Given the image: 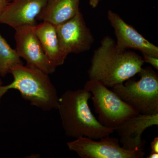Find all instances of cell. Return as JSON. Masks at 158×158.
Listing matches in <instances>:
<instances>
[{"instance_id": "cell-15", "label": "cell", "mask_w": 158, "mask_h": 158, "mask_svg": "<svg viewBox=\"0 0 158 158\" xmlns=\"http://www.w3.org/2000/svg\"><path fill=\"white\" fill-rule=\"evenodd\" d=\"M144 62L150 64L153 68L158 70V57L147 54H142Z\"/></svg>"}, {"instance_id": "cell-11", "label": "cell", "mask_w": 158, "mask_h": 158, "mask_svg": "<svg viewBox=\"0 0 158 158\" xmlns=\"http://www.w3.org/2000/svg\"><path fill=\"white\" fill-rule=\"evenodd\" d=\"M49 0H13L9 2L0 15V23L14 29L37 25V18Z\"/></svg>"}, {"instance_id": "cell-16", "label": "cell", "mask_w": 158, "mask_h": 158, "mask_svg": "<svg viewBox=\"0 0 158 158\" xmlns=\"http://www.w3.org/2000/svg\"><path fill=\"white\" fill-rule=\"evenodd\" d=\"M151 152L158 153V138L156 137L151 143Z\"/></svg>"}, {"instance_id": "cell-1", "label": "cell", "mask_w": 158, "mask_h": 158, "mask_svg": "<svg viewBox=\"0 0 158 158\" xmlns=\"http://www.w3.org/2000/svg\"><path fill=\"white\" fill-rule=\"evenodd\" d=\"M144 63L140 55L118 48L116 41L106 36L94 52L88 70L89 81L112 88L138 74Z\"/></svg>"}, {"instance_id": "cell-14", "label": "cell", "mask_w": 158, "mask_h": 158, "mask_svg": "<svg viewBox=\"0 0 158 158\" xmlns=\"http://www.w3.org/2000/svg\"><path fill=\"white\" fill-rule=\"evenodd\" d=\"M20 58L16 50L11 48L0 34V75L6 76L15 65L22 64Z\"/></svg>"}, {"instance_id": "cell-4", "label": "cell", "mask_w": 158, "mask_h": 158, "mask_svg": "<svg viewBox=\"0 0 158 158\" xmlns=\"http://www.w3.org/2000/svg\"><path fill=\"white\" fill-rule=\"evenodd\" d=\"M138 81L131 78L112 90L142 114H158V75L150 67L142 68Z\"/></svg>"}, {"instance_id": "cell-2", "label": "cell", "mask_w": 158, "mask_h": 158, "mask_svg": "<svg viewBox=\"0 0 158 158\" xmlns=\"http://www.w3.org/2000/svg\"><path fill=\"white\" fill-rule=\"evenodd\" d=\"M91 96L84 88L66 90L59 97L57 110L67 137L99 140L114 132L113 129L105 127L93 115L88 105Z\"/></svg>"}, {"instance_id": "cell-18", "label": "cell", "mask_w": 158, "mask_h": 158, "mask_svg": "<svg viewBox=\"0 0 158 158\" xmlns=\"http://www.w3.org/2000/svg\"><path fill=\"white\" fill-rule=\"evenodd\" d=\"M102 0H89V5L92 8H95Z\"/></svg>"}, {"instance_id": "cell-8", "label": "cell", "mask_w": 158, "mask_h": 158, "mask_svg": "<svg viewBox=\"0 0 158 158\" xmlns=\"http://www.w3.org/2000/svg\"><path fill=\"white\" fill-rule=\"evenodd\" d=\"M60 46L68 56L89 51L94 42V37L86 24L81 11L73 17L56 26Z\"/></svg>"}, {"instance_id": "cell-7", "label": "cell", "mask_w": 158, "mask_h": 158, "mask_svg": "<svg viewBox=\"0 0 158 158\" xmlns=\"http://www.w3.org/2000/svg\"><path fill=\"white\" fill-rule=\"evenodd\" d=\"M35 26H25L15 30L16 50L20 58L32 66L49 75L56 67L48 59L35 32Z\"/></svg>"}, {"instance_id": "cell-3", "label": "cell", "mask_w": 158, "mask_h": 158, "mask_svg": "<svg viewBox=\"0 0 158 158\" xmlns=\"http://www.w3.org/2000/svg\"><path fill=\"white\" fill-rule=\"evenodd\" d=\"M13 81L0 86V103L3 95L10 89L18 90L31 105L44 111L57 110L59 97L48 74L36 68L23 64L11 69Z\"/></svg>"}, {"instance_id": "cell-17", "label": "cell", "mask_w": 158, "mask_h": 158, "mask_svg": "<svg viewBox=\"0 0 158 158\" xmlns=\"http://www.w3.org/2000/svg\"><path fill=\"white\" fill-rule=\"evenodd\" d=\"M9 2V0H0V15Z\"/></svg>"}, {"instance_id": "cell-9", "label": "cell", "mask_w": 158, "mask_h": 158, "mask_svg": "<svg viewBox=\"0 0 158 158\" xmlns=\"http://www.w3.org/2000/svg\"><path fill=\"white\" fill-rule=\"evenodd\" d=\"M108 19L114 30L116 45L122 50L132 49L158 57V47L150 42L135 29L127 23L117 13L109 10Z\"/></svg>"}, {"instance_id": "cell-13", "label": "cell", "mask_w": 158, "mask_h": 158, "mask_svg": "<svg viewBox=\"0 0 158 158\" xmlns=\"http://www.w3.org/2000/svg\"><path fill=\"white\" fill-rule=\"evenodd\" d=\"M80 0H49L37 20L57 26L67 21L80 11Z\"/></svg>"}, {"instance_id": "cell-10", "label": "cell", "mask_w": 158, "mask_h": 158, "mask_svg": "<svg viewBox=\"0 0 158 158\" xmlns=\"http://www.w3.org/2000/svg\"><path fill=\"white\" fill-rule=\"evenodd\" d=\"M158 126V114L147 115L138 113L123 121L114 129L119 136V143L124 149L144 150L146 144L141 138L145 130Z\"/></svg>"}, {"instance_id": "cell-5", "label": "cell", "mask_w": 158, "mask_h": 158, "mask_svg": "<svg viewBox=\"0 0 158 158\" xmlns=\"http://www.w3.org/2000/svg\"><path fill=\"white\" fill-rule=\"evenodd\" d=\"M84 88L91 92L98 119L105 127L114 130L123 121L139 113L112 89L100 83L89 80Z\"/></svg>"}, {"instance_id": "cell-20", "label": "cell", "mask_w": 158, "mask_h": 158, "mask_svg": "<svg viewBox=\"0 0 158 158\" xmlns=\"http://www.w3.org/2000/svg\"><path fill=\"white\" fill-rule=\"evenodd\" d=\"M2 80L0 78V86H2Z\"/></svg>"}, {"instance_id": "cell-6", "label": "cell", "mask_w": 158, "mask_h": 158, "mask_svg": "<svg viewBox=\"0 0 158 158\" xmlns=\"http://www.w3.org/2000/svg\"><path fill=\"white\" fill-rule=\"evenodd\" d=\"M69 149L82 158H142L143 150L130 151L120 145L118 139L110 136L100 141L82 137L67 142Z\"/></svg>"}, {"instance_id": "cell-12", "label": "cell", "mask_w": 158, "mask_h": 158, "mask_svg": "<svg viewBox=\"0 0 158 158\" xmlns=\"http://www.w3.org/2000/svg\"><path fill=\"white\" fill-rule=\"evenodd\" d=\"M35 29L42 48L51 62L56 67L63 65L67 55L60 46L56 26L42 21L35 26Z\"/></svg>"}, {"instance_id": "cell-19", "label": "cell", "mask_w": 158, "mask_h": 158, "mask_svg": "<svg viewBox=\"0 0 158 158\" xmlns=\"http://www.w3.org/2000/svg\"><path fill=\"white\" fill-rule=\"evenodd\" d=\"M147 158H158V153L156 152H151L150 154L147 157Z\"/></svg>"}]
</instances>
